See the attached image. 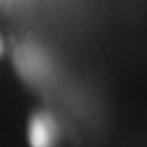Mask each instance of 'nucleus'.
<instances>
[{"label":"nucleus","mask_w":147,"mask_h":147,"mask_svg":"<svg viewBox=\"0 0 147 147\" xmlns=\"http://www.w3.org/2000/svg\"><path fill=\"white\" fill-rule=\"evenodd\" d=\"M3 53V42H2V38H0V56Z\"/></svg>","instance_id":"nucleus-2"},{"label":"nucleus","mask_w":147,"mask_h":147,"mask_svg":"<svg viewBox=\"0 0 147 147\" xmlns=\"http://www.w3.org/2000/svg\"><path fill=\"white\" fill-rule=\"evenodd\" d=\"M57 137V124L53 116L47 113L33 115L28 127V139L31 147H56Z\"/></svg>","instance_id":"nucleus-1"}]
</instances>
